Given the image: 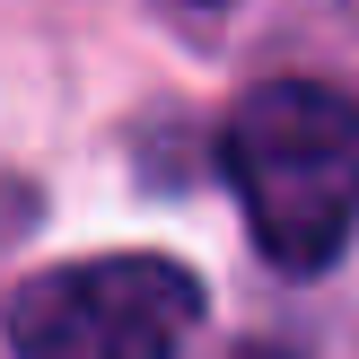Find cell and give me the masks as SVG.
<instances>
[{
  "instance_id": "2",
  "label": "cell",
  "mask_w": 359,
  "mask_h": 359,
  "mask_svg": "<svg viewBox=\"0 0 359 359\" xmlns=\"http://www.w3.org/2000/svg\"><path fill=\"white\" fill-rule=\"evenodd\" d=\"M202 316V280L167 255H97L35 272L9 298L18 359H175Z\"/></svg>"
},
{
  "instance_id": "1",
  "label": "cell",
  "mask_w": 359,
  "mask_h": 359,
  "mask_svg": "<svg viewBox=\"0 0 359 359\" xmlns=\"http://www.w3.org/2000/svg\"><path fill=\"white\" fill-rule=\"evenodd\" d=\"M228 184L263 263L325 272L359 228V97L325 79H263L228 114Z\"/></svg>"
}]
</instances>
